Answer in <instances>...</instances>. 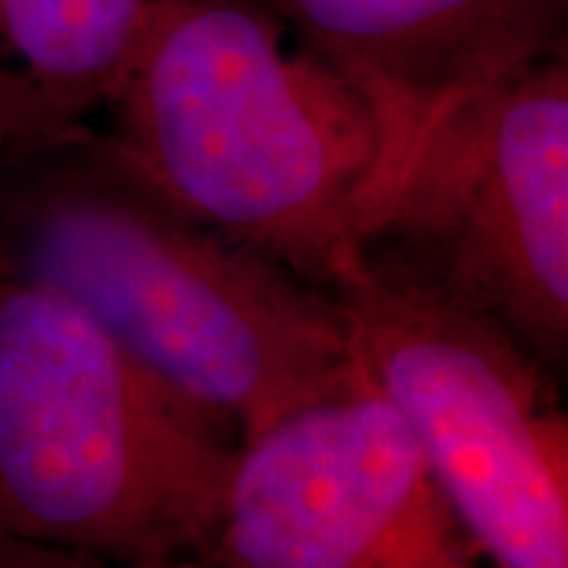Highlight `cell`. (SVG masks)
<instances>
[{
	"mask_svg": "<svg viewBox=\"0 0 568 568\" xmlns=\"http://www.w3.org/2000/svg\"><path fill=\"white\" fill-rule=\"evenodd\" d=\"M0 568H118L89 559L80 552H67L58 547H44V544H32L13 534L0 530Z\"/></svg>",
	"mask_w": 568,
	"mask_h": 568,
	"instance_id": "obj_9",
	"label": "cell"
},
{
	"mask_svg": "<svg viewBox=\"0 0 568 568\" xmlns=\"http://www.w3.org/2000/svg\"><path fill=\"white\" fill-rule=\"evenodd\" d=\"M256 3L373 99L395 142L398 174L410 145L446 108L562 51L568 7V0Z\"/></svg>",
	"mask_w": 568,
	"mask_h": 568,
	"instance_id": "obj_7",
	"label": "cell"
},
{
	"mask_svg": "<svg viewBox=\"0 0 568 568\" xmlns=\"http://www.w3.org/2000/svg\"><path fill=\"white\" fill-rule=\"evenodd\" d=\"M0 272L77 306L237 443L354 361L325 291L186 215L92 130L0 174Z\"/></svg>",
	"mask_w": 568,
	"mask_h": 568,
	"instance_id": "obj_1",
	"label": "cell"
},
{
	"mask_svg": "<svg viewBox=\"0 0 568 568\" xmlns=\"http://www.w3.org/2000/svg\"><path fill=\"white\" fill-rule=\"evenodd\" d=\"M354 361L499 568H568V417L552 369L379 246L328 287Z\"/></svg>",
	"mask_w": 568,
	"mask_h": 568,
	"instance_id": "obj_4",
	"label": "cell"
},
{
	"mask_svg": "<svg viewBox=\"0 0 568 568\" xmlns=\"http://www.w3.org/2000/svg\"><path fill=\"white\" fill-rule=\"evenodd\" d=\"M364 244L402 260L549 369L568 347L562 51L446 108L407 152ZM361 244V246H364Z\"/></svg>",
	"mask_w": 568,
	"mask_h": 568,
	"instance_id": "obj_5",
	"label": "cell"
},
{
	"mask_svg": "<svg viewBox=\"0 0 568 568\" xmlns=\"http://www.w3.org/2000/svg\"><path fill=\"white\" fill-rule=\"evenodd\" d=\"M104 111L142 181L325 294L398 181L383 111L256 0H155Z\"/></svg>",
	"mask_w": 568,
	"mask_h": 568,
	"instance_id": "obj_2",
	"label": "cell"
},
{
	"mask_svg": "<svg viewBox=\"0 0 568 568\" xmlns=\"http://www.w3.org/2000/svg\"><path fill=\"white\" fill-rule=\"evenodd\" d=\"M237 439L77 306L0 272V530L118 568H203Z\"/></svg>",
	"mask_w": 568,
	"mask_h": 568,
	"instance_id": "obj_3",
	"label": "cell"
},
{
	"mask_svg": "<svg viewBox=\"0 0 568 568\" xmlns=\"http://www.w3.org/2000/svg\"><path fill=\"white\" fill-rule=\"evenodd\" d=\"M155 0H0V174L89 133Z\"/></svg>",
	"mask_w": 568,
	"mask_h": 568,
	"instance_id": "obj_8",
	"label": "cell"
},
{
	"mask_svg": "<svg viewBox=\"0 0 568 568\" xmlns=\"http://www.w3.org/2000/svg\"><path fill=\"white\" fill-rule=\"evenodd\" d=\"M203 568H499L364 366L234 448Z\"/></svg>",
	"mask_w": 568,
	"mask_h": 568,
	"instance_id": "obj_6",
	"label": "cell"
}]
</instances>
